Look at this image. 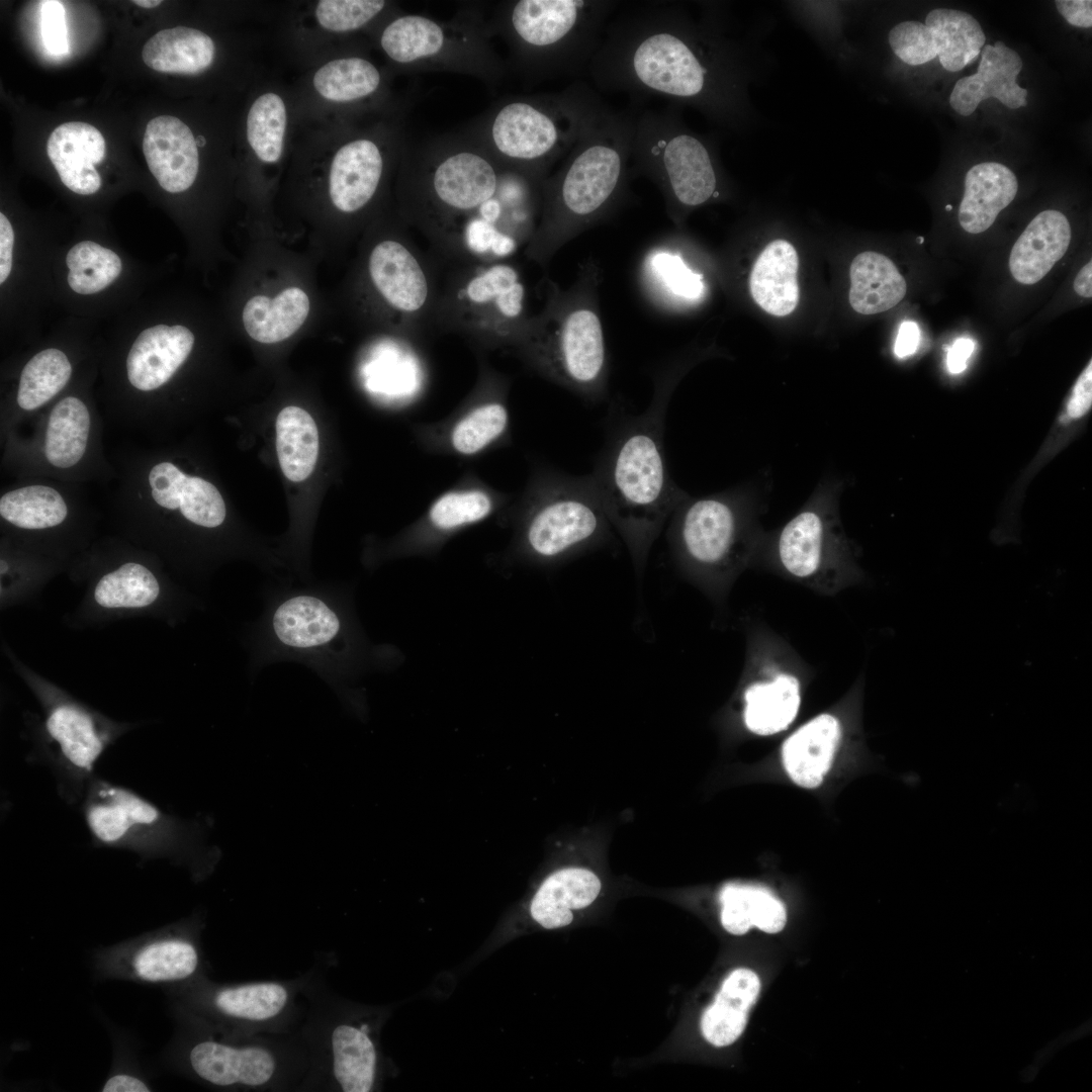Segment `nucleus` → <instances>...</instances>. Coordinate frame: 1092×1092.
I'll list each match as a JSON object with an SVG mask.
<instances>
[{
    "mask_svg": "<svg viewBox=\"0 0 1092 1092\" xmlns=\"http://www.w3.org/2000/svg\"><path fill=\"white\" fill-rule=\"evenodd\" d=\"M682 360L656 373L649 406L639 415L615 406L590 476L613 528L623 538L639 582L651 547L688 492L670 477L663 435L667 406L686 371Z\"/></svg>",
    "mask_w": 1092,
    "mask_h": 1092,
    "instance_id": "3",
    "label": "nucleus"
},
{
    "mask_svg": "<svg viewBox=\"0 0 1092 1092\" xmlns=\"http://www.w3.org/2000/svg\"><path fill=\"white\" fill-rule=\"evenodd\" d=\"M588 73L606 91L659 96L735 127L746 114L738 49L680 3L647 2L609 21Z\"/></svg>",
    "mask_w": 1092,
    "mask_h": 1092,
    "instance_id": "1",
    "label": "nucleus"
},
{
    "mask_svg": "<svg viewBox=\"0 0 1092 1092\" xmlns=\"http://www.w3.org/2000/svg\"><path fill=\"white\" fill-rule=\"evenodd\" d=\"M14 232L9 219L0 213V283L3 284L11 272Z\"/></svg>",
    "mask_w": 1092,
    "mask_h": 1092,
    "instance_id": "55",
    "label": "nucleus"
},
{
    "mask_svg": "<svg viewBox=\"0 0 1092 1092\" xmlns=\"http://www.w3.org/2000/svg\"><path fill=\"white\" fill-rule=\"evenodd\" d=\"M198 964L194 946L183 940H165L144 947L134 958L136 975L149 982L181 980L192 975Z\"/></svg>",
    "mask_w": 1092,
    "mask_h": 1092,
    "instance_id": "50",
    "label": "nucleus"
},
{
    "mask_svg": "<svg viewBox=\"0 0 1092 1092\" xmlns=\"http://www.w3.org/2000/svg\"><path fill=\"white\" fill-rule=\"evenodd\" d=\"M977 73L959 79L950 93L949 104L961 115L969 116L981 101L996 98L1011 109L1026 105L1027 90L1016 78L1023 63L1019 55L1002 41L985 44Z\"/></svg>",
    "mask_w": 1092,
    "mask_h": 1092,
    "instance_id": "19",
    "label": "nucleus"
},
{
    "mask_svg": "<svg viewBox=\"0 0 1092 1092\" xmlns=\"http://www.w3.org/2000/svg\"><path fill=\"white\" fill-rule=\"evenodd\" d=\"M634 115L607 106L558 170L546 178L541 214L525 256L545 266L563 245L607 218L628 184Z\"/></svg>",
    "mask_w": 1092,
    "mask_h": 1092,
    "instance_id": "4",
    "label": "nucleus"
},
{
    "mask_svg": "<svg viewBox=\"0 0 1092 1092\" xmlns=\"http://www.w3.org/2000/svg\"><path fill=\"white\" fill-rule=\"evenodd\" d=\"M759 991L760 981L753 971L733 970L701 1017V1032L706 1041L717 1048L735 1042L745 1029Z\"/></svg>",
    "mask_w": 1092,
    "mask_h": 1092,
    "instance_id": "29",
    "label": "nucleus"
},
{
    "mask_svg": "<svg viewBox=\"0 0 1092 1092\" xmlns=\"http://www.w3.org/2000/svg\"><path fill=\"white\" fill-rule=\"evenodd\" d=\"M523 544L540 560H555L608 541L613 525L589 475L541 470L522 498Z\"/></svg>",
    "mask_w": 1092,
    "mask_h": 1092,
    "instance_id": "12",
    "label": "nucleus"
},
{
    "mask_svg": "<svg viewBox=\"0 0 1092 1092\" xmlns=\"http://www.w3.org/2000/svg\"><path fill=\"white\" fill-rule=\"evenodd\" d=\"M505 383L487 370L474 392L452 420L437 428V443L446 452L475 456L503 438L510 426Z\"/></svg>",
    "mask_w": 1092,
    "mask_h": 1092,
    "instance_id": "17",
    "label": "nucleus"
},
{
    "mask_svg": "<svg viewBox=\"0 0 1092 1092\" xmlns=\"http://www.w3.org/2000/svg\"><path fill=\"white\" fill-rule=\"evenodd\" d=\"M147 482L152 502L168 511H179L190 523L213 529L226 516L223 498L209 481L185 474L169 461L154 464Z\"/></svg>",
    "mask_w": 1092,
    "mask_h": 1092,
    "instance_id": "21",
    "label": "nucleus"
},
{
    "mask_svg": "<svg viewBox=\"0 0 1092 1092\" xmlns=\"http://www.w3.org/2000/svg\"><path fill=\"white\" fill-rule=\"evenodd\" d=\"M672 235L656 243L644 256L640 280L647 297L666 311H682L700 304L707 295L704 274L693 268Z\"/></svg>",
    "mask_w": 1092,
    "mask_h": 1092,
    "instance_id": "18",
    "label": "nucleus"
},
{
    "mask_svg": "<svg viewBox=\"0 0 1092 1092\" xmlns=\"http://www.w3.org/2000/svg\"><path fill=\"white\" fill-rule=\"evenodd\" d=\"M80 810L94 845L142 856L192 857L213 852L205 820L169 814L129 788L98 776L91 780Z\"/></svg>",
    "mask_w": 1092,
    "mask_h": 1092,
    "instance_id": "10",
    "label": "nucleus"
},
{
    "mask_svg": "<svg viewBox=\"0 0 1092 1092\" xmlns=\"http://www.w3.org/2000/svg\"><path fill=\"white\" fill-rule=\"evenodd\" d=\"M951 208H952V206H951V205H949V204H948V205H946V207H945V209H946V210H951Z\"/></svg>",
    "mask_w": 1092,
    "mask_h": 1092,
    "instance_id": "62",
    "label": "nucleus"
},
{
    "mask_svg": "<svg viewBox=\"0 0 1092 1092\" xmlns=\"http://www.w3.org/2000/svg\"><path fill=\"white\" fill-rule=\"evenodd\" d=\"M276 450L283 474L291 481L306 479L318 454L317 427L304 410L290 405L276 419Z\"/></svg>",
    "mask_w": 1092,
    "mask_h": 1092,
    "instance_id": "40",
    "label": "nucleus"
},
{
    "mask_svg": "<svg viewBox=\"0 0 1092 1092\" xmlns=\"http://www.w3.org/2000/svg\"><path fill=\"white\" fill-rule=\"evenodd\" d=\"M631 160L662 193L670 219L722 197V172L711 141L693 131L675 106L634 116Z\"/></svg>",
    "mask_w": 1092,
    "mask_h": 1092,
    "instance_id": "8",
    "label": "nucleus"
},
{
    "mask_svg": "<svg viewBox=\"0 0 1092 1092\" xmlns=\"http://www.w3.org/2000/svg\"><path fill=\"white\" fill-rule=\"evenodd\" d=\"M796 249L785 240L769 243L756 259L749 277L753 300L767 313L785 316L799 301Z\"/></svg>",
    "mask_w": 1092,
    "mask_h": 1092,
    "instance_id": "31",
    "label": "nucleus"
},
{
    "mask_svg": "<svg viewBox=\"0 0 1092 1092\" xmlns=\"http://www.w3.org/2000/svg\"><path fill=\"white\" fill-rule=\"evenodd\" d=\"M91 416L87 405L76 396L58 401L48 418L43 455L48 463L60 469L77 465L88 445Z\"/></svg>",
    "mask_w": 1092,
    "mask_h": 1092,
    "instance_id": "38",
    "label": "nucleus"
},
{
    "mask_svg": "<svg viewBox=\"0 0 1092 1092\" xmlns=\"http://www.w3.org/2000/svg\"><path fill=\"white\" fill-rule=\"evenodd\" d=\"M47 153L71 191L90 195L99 190L101 178L95 165L104 159L105 141L95 126L80 121L57 126L48 140Z\"/></svg>",
    "mask_w": 1092,
    "mask_h": 1092,
    "instance_id": "23",
    "label": "nucleus"
},
{
    "mask_svg": "<svg viewBox=\"0 0 1092 1092\" xmlns=\"http://www.w3.org/2000/svg\"><path fill=\"white\" fill-rule=\"evenodd\" d=\"M840 738L839 720L828 713L816 716L790 735L782 747V760L792 781L806 789L820 786Z\"/></svg>",
    "mask_w": 1092,
    "mask_h": 1092,
    "instance_id": "26",
    "label": "nucleus"
},
{
    "mask_svg": "<svg viewBox=\"0 0 1092 1092\" xmlns=\"http://www.w3.org/2000/svg\"><path fill=\"white\" fill-rule=\"evenodd\" d=\"M499 495L484 484L466 482L440 494L429 507L425 520L434 530L449 533L488 517Z\"/></svg>",
    "mask_w": 1092,
    "mask_h": 1092,
    "instance_id": "42",
    "label": "nucleus"
},
{
    "mask_svg": "<svg viewBox=\"0 0 1092 1092\" xmlns=\"http://www.w3.org/2000/svg\"><path fill=\"white\" fill-rule=\"evenodd\" d=\"M546 174L456 151L418 178V228L442 264L508 260L532 239Z\"/></svg>",
    "mask_w": 1092,
    "mask_h": 1092,
    "instance_id": "2",
    "label": "nucleus"
},
{
    "mask_svg": "<svg viewBox=\"0 0 1092 1092\" xmlns=\"http://www.w3.org/2000/svg\"><path fill=\"white\" fill-rule=\"evenodd\" d=\"M196 144H197V147H198V146H199V147H203V146H204V144H205V139H204V138H203L202 135H199V136H198V138L196 139Z\"/></svg>",
    "mask_w": 1092,
    "mask_h": 1092,
    "instance_id": "61",
    "label": "nucleus"
},
{
    "mask_svg": "<svg viewBox=\"0 0 1092 1092\" xmlns=\"http://www.w3.org/2000/svg\"><path fill=\"white\" fill-rule=\"evenodd\" d=\"M69 286L79 294L97 293L120 275L122 263L119 256L92 241H82L68 252Z\"/></svg>",
    "mask_w": 1092,
    "mask_h": 1092,
    "instance_id": "46",
    "label": "nucleus"
},
{
    "mask_svg": "<svg viewBox=\"0 0 1092 1092\" xmlns=\"http://www.w3.org/2000/svg\"><path fill=\"white\" fill-rule=\"evenodd\" d=\"M1071 242L1066 215L1054 209L1041 211L1015 242L1009 258L1014 279L1022 284L1041 280L1065 255Z\"/></svg>",
    "mask_w": 1092,
    "mask_h": 1092,
    "instance_id": "27",
    "label": "nucleus"
},
{
    "mask_svg": "<svg viewBox=\"0 0 1092 1092\" xmlns=\"http://www.w3.org/2000/svg\"><path fill=\"white\" fill-rule=\"evenodd\" d=\"M1055 4L1070 24L1084 28L1092 26L1091 0H1057Z\"/></svg>",
    "mask_w": 1092,
    "mask_h": 1092,
    "instance_id": "54",
    "label": "nucleus"
},
{
    "mask_svg": "<svg viewBox=\"0 0 1092 1092\" xmlns=\"http://www.w3.org/2000/svg\"><path fill=\"white\" fill-rule=\"evenodd\" d=\"M143 152L160 186L170 192L187 190L198 173V150L192 131L175 116L160 115L149 121Z\"/></svg>",
    "mask_w": 1092,
    "mask_h": 1092,
    "instance_id": "20",
    "label": "nucleus"
},
{
    "mask_svg": "<svg viewBox=\"0 0 1092 1092\" xmlns=\"http://www.w3.org/2000/svg\"><path fill=\"white\" fill-rule=\"evenodd\" d=\"M333 1073L345 1092H368L377 1074V1052L368 1031L352 1024L338 1025L331 1036Z\"/></svg>",
    "mask_w": 1092,
    "mask_h": 1092,
    "instance_id": "39",
    "label": "nucleus"
},
{
    "mask_svg": "<svg viewBox=\"0 0 1092 1092\" xmlns=\"http://www.w3.org/2000/svg\"><path fill=\"white\" fill-rule=\"evenodd\" d=\"M132 2L143 8H154L162 3L160 0H133Z\"/></svg>",
    "mask_w": 1092,
    "mask_h": 1092,
    "instance_id": "60",
    "label": "nucleus"
},
{
    "mask_svg": "<svg viewBox=\"0 0 1092 1092\" xmlns=\"http://www.w3.org/2000/svg\"><path fill=\"white\" fill-rule=\"evenodd\" d=\"M41 35L46 49L53 55L69 52L66 12L62 2L44 1L41 6Z\"/></svg>",
    "mask_w": 1092,
    "mask_h": 1092,
    "instance_id": "52",
    "label": "nucleus"
},
{
    "mask_svg": "<svg viewBox=\"0 0 1092 1092\" xmlns=\"http://www.w3.org/2000/svg\"><path fill=\"white\" fill-rule=\"evenodd\" d=\"M720 903L721 924L734 935H742L752 927L777 933L786 924L784 904L760 887L726 885L720 893Z\"/></svg>",
    "mask_w": 1092,
    "mask_h": 1092,
    "instance_id": "37",
    "label": "nucleus"
},
{
    "mask_svg": "<svg viewBox=\"0 0 1092 1092\" xmlns=\"http://www.w3.org/2000/svg\"><path fill=\"white\" fill-rule=\"evenodd\" d=\"M924 24L928 29L931 54L933 58L938 57L947 71L964 69L985 46L986 36L980 23L965 11L933 9L926 15Z\"/></svg>",
    "mask_w": 1092,
    "mask_h": 1092,
    "instance_id": "35",
    "label": "nucleus"
},
{
    "mask_svg": "<svg viewBox=\"0 0 1092 1092\" xmlns=\"http://www.w3.org/2000/svg\"><path fill=\"white\" fill-rule=\"evenodd\" d=\"M437 260L395 239L377 243L368 256L372 286L418 338L433 331L438 295Z\"/></svg>",
    "mask_w": 1092,
    "mask_h": 1092,
    "instance_id": "15",
    "label": "nucleus"
},
{
    "mask_svg": "<svg viewBox=\"0 0 1092 1092\" xmlns=\"http://www.w3.org/2000/svg\"><path fill=\"white\" fill-rule=\"evenodd\" d=\"M286 122V107L279 95L269 92L254 101L247 117V139L260 160H279Z\"/></svg>",
    "mask_w": 1092,
    "mask_h": 1092,
    "instance_id": "49",
    "label": "nucleus"
},
{
    "mask_svg": "<svg viewBox=\"0 0 1092 1092\" xmlns=\"http://www.w3.org/2000/svg\"><path fill=\"white\" fill-rule=\"evenodd\" d=\"M56 745L42 761L55 778L59 796L80 805L94 778L95 765L110 742V733L87 711L71 703L54 706L44 723Z\"/></svg>",
    "mask_w": 1092,
    "mask_h": 1092,
    "instance_id": "16",
    "label": "nucleus"
},
{
    "mask_svg": "<svg viewBox=\"0 0 1092 1092\" xmlns=\"http://www.w3.org/2000/svg\"><path fill=\"white\" fill-rule=\"evenodd\" d=\"M920 331L916 323L905 321L901 324L895 345L894 354L899 359L912 356L918 349Z\"/></svg>",
    "mask_w": 1092,
    "mask_h": 1092,
    "instance_id": "56",
    "label": "nucleus"
},
{
    "mask_svg": "<svg viewBox=\"0 0 1092 1092\" xmlns=\"http://www.w3.org/2000/svg\"><path fill=\"white\" fill-rule=\"evenodd\" d=\"M599 275L587 264L566 289L546 279L543 308L526 318L511 347L532 370L592 402L606 398L609 376Z\"/></svg>",
    "mask_w": 1092,
    "mask_h": 1092,
    "instance_id": "5",
    "label": "nucleus"
},
{
    "mask_svg": "<svg viewBox=\"0 0 1092 1092\" xmlns=\"http://www.w3.org/2000/svg\"><path fill=\"white\" fill-rule=\"evenodd\" d=\"M433 331L456 333L481 348L512 347L529 316L521 272L508 260L447 264Z\"/></svg>",
    "mask_w": 1092,
    "mask_h": 1092,
    "instance_id": "9",
    "label": "nucleus"
},
{
    "mask_svg": "<svg viewBox=\"0 0 1092 1092\" xmlns=\"http://www.w3.org/2000/svg\"><path fill=\"white\" fill-rule=\"evenodd\" d=\"M247 648L251 671L278 661H293L337 686L349 643L348 622L335 590L267 589L263 613L247 631Z\"/></svg>",
    "mask_w": 1092,
    "mask_h": 1092,
    "instance_id": "6",
    "label": "nucleus"
},
{
    "mask_svg": "<svg viewBox=\"0 0 1092 1092\" xmlns=\"http://www.w3.org/2000/svg\"><path fill=\"white\" fill-rule=\"evenodd\" d=\"M1092 404V362L1090 361L1075 382L1072 393L1065 405V420H1079L1091 408Z\"/></svg>",
    "mask_w": 1092,
    "mask_h": 1092,
    "instance_id": "53",
    "label": "nucleus"
},
{
    "mask_svg": "<svg viewBox=\"0 0 1092 1092\" xmlns=\"http://www.w3.org/2000/svg\"><path fill=\"white\" fill-rule=\"evenodd\" d=\"M317 93L336 102L364 98L377 90L380 74L369 61L361 58L334 60L321 67L312 79Z\"/></svg>",
    "mask_w": 1092,
    "mask_h": 1092,
    "instance_id": "45",
    "label": "nucleus"
},
{
    "mask_svg": "<svg viewBox=\"0 0 1092 1092\" xmlns=\"http://www.w3.org/2000/svg\"><path fill=\"white\" fill-rule=\"evenodd\" d=\"M215 47L204 32L186 26L159 31L144 46L145 64L158 72L194 75L213 62Z\"/></svg>",
    "mask_w": 1092,
    "mask_h": 1092,
    "instance_id": "34",
    "label": "nucleus"
},
{
    "mask_svg": "<svg viewBox=\"0 0 1092 1092\" xmlns=\"http://www.w3.org/2000/svg\"><path fill=\"white\" fill-rule=\"evenodd\" d=\"M447 42L442 25L416 14L394 19L385 27L380 39L385 54L400 64L435 59L446 50Z\"/></svg>",
    "mask_w": 1092,
    "mask_h": 1092,
    "instance_id": "41",
    "label": "nucleus"
},
{
    "mask_svg": "<svg viewBox=\"0 0 1092 1092\" xmlns=\"http://www.w3.org/2000/svg\"><path fill=\"white\" fill-rule=\"evenodd\" d=\"M1018 182L1005 165L984 162L966 174L965 193L960 204L959 222L968 233L987 231L999 212L1015 198Z\"/></svg>",
    "mask_w": 1092,
    "mask_h": 1092,
    "instance_id": "30",
    "label": "nucleus"
},
{
    "mask_svg": "<svg viewBox=\"0 0 1092 1092\" xmlns=\"http://www.w3.org/2000/svg\"><path fill=\"white\" fill-rule=\"evenodd\" d=\"M922 242H923V238H919V243H922Z\"/></svg>",
    "mask_w": 1092,
    "mask_h": 1092,
    "instance_id": "63",
    "label": "nucleus"
},
{
    "mask_svg": "<svg viewBox=\"0 0 1092 1092\" xmlns=\"http://www.w3.org/2000/svg\"><path fill=\"white\" fill-rule=\"evenodd\" d=\"M194 341L193 333L180 325H157L144 330L126 358L129 383L141 391L162 387L185 362Z\"/></svg>",
    "mask_w": 1092,
    "mask_h": 1092,
    "instance_id": "22",
    "label": "nucleus"
},
{
    "mask_svg": "<svg viewBox=\"0 0 1092 1092\" xmlns=\"http://www.w3.org/2000/svg\"><path fill=\"white\" fill-rule=\"evenodd\" d=\"M158 595L154 574L144 565L129 562L99 580L94 599L105 608H140L152 604Z\"/></svg>",
    "mask_w": 1092,
    "mask_h": 1092,
    "instance_id": "48",
    "label": "nucleus"
},
{
    "mask_svg": "<svg viewBox=\"0 0 1092 1092\" xmlns=\"http://www.w3.org/2000/svg\"><path fill=\"white\" fill-rule=\"evenodd\" d=\"M975 349V343L969 338H960L950 347L947 353L946 363L948 371L959 374L967 368L968 359Z\"/></svg>",
    "mask_w": 1092,
    "mask_h": 1092,
    "instance_id": "57",
    "label": "nucleus"
},
{
    "mask_svg": "<svg viewBox=\"0 0 1092 1092\" xmlns=\"http://www.w3.org/2000/svg\"><path fill=\"white\" fill-rule=\"evenodd\" d=\"M844 481L829 477L776 534L772 555L777 565L797 580L837 584L857 572L851 543L839 519Z\"/></svg>",
    "mask_w": 1092,
    "mask_h": 1092,
    "instance_id": "14",
    "label": "nucleus"
},
{
    "mask_svg": "<svg viewBox=\"0 0 1092 1092\" xmlns=\"http://www.w3.org/2000/svg\"><path fill=\"white\" fill-rule=\"evenodd\" d=\"M309 299L297 287L283 290L275 298L263 295L252 297L243 310V323L254 340L272 344L292 336L305 322Z\"/></svg>",
    "mask_w": 1092,
    "mask_h": 1092,
    "instance_id": "36",
    "label": "nucleus"
},
{
    "mask_svg": "<svg viewBox=\"0 0 1092 1092\" xmlns=\"http://www.w3.org/2000/svg\"><path fill=\"white\" fill-rule=\"evenodd\" d=\"M906 290L904 277L888 257L869 251L851 262L849 302L856 312L889 310L903 299Z\"/></svg>",
    "mask_w": 1092,
    "mask_h": 1092,
    "instance_id": "33",
    "label": "nucleus"
},
{
    "mask_svg": "<svg viewBox=\"0 0 1092 1092\" xmlns=\"http://www.w3.org/2000/svg\"><path fill=\"white\" fill-rule=\"evenodd\" d=\"M288 1000L278 983H254L220 990L214 1003L223 1014L246 1021H266L278 1015Z\"/></svg>",
    "mask_w": 1092,
    "mask_h": 1092,
    "instance_id": "47",
    "label": "nucleus"
},
{
    "mask_svg": "<svg viewBox=\"0 0 1092 1092\" xmlns=\"http://www.w3.org/2000/svg\"><path fill=\"white\" fill-rule=\"evenodd\" d=\"M743 721L746 728L760 736H769L788 728L801 706V684L786 670L749 684L743 694Z\"/></svg>",
    "mask_w": 1092,
    "mask_h": 1092,
    "instance_id": "32",
    "label": "nucleus"
},
{
    "mask_svg": "<svg viewBox=\"0 0 1092 1092\" xmlns=\"http://www.w3.org/2000/svg\"><path fill=\"white\" fill-rule=\"evenodd\" d=\"M189 1058L200 1078L222 1087L262 1086L270 1081L276 1068L272 1054L260 1046L234 1048L202 1041L191 1050Z\"/></svg>",
    "mask_w": 1092,
    "mask_h": 1092,
    "instance_id": "28",
    "label": "nucleus"
},
{
    "mask_svg": "<svg viewBox=\"0 0 1092 1092\" xmlns=\"http://www.w3.org/2000/svg\"><path fill=\"white\" fill-rule=\"evenodd\" d=\"M68 515L63 495L43 484L21 486L0 498V516L13 526L41 530L60 525Z\"/></svg>",
    "mask_w": 1092,
    "mask_h": 1092,
    "instance_id": "43",
    "label": "nucleus"
},
{
    "mask_svg": "<svg viewBox=\"0 0 1092 1092\" xmlns=\"http://www.w3.org/2000/svg\"><path fill=\"white\" fill-rule=\"evenodd\" d=\"M383 173L377 145L366 139L352 141L335 154L330 169V196L337 209L353 213L375 195Z\"/></svg>",
    "mask_w": 1092,
    "mask_h": 1092,
    "instance_id": "25",
    "label": "nucleus"
},
{
    "mask_svg": "<svg viewBox=\"0 0 1092 1092\" xmlns=\"http://www.w3.org/2000/svg\"><path fill=\"white\" fill-rule=\"evenodd\" d=\"M602 884L592 871L564 867L550 873L534 892L528 907L531 920L552 930L570 925L574 913L588 907L599 896Z\"/></svg>",
    "mask_w": 1092,
    "mask_h": 1092,
    "instance_id": "24",
    "label": "nucleus"
},
{
    "mask_svg": "<svg viewBox=\"0 0 1092 1092\" xmlns=\"http://www.w3.org/2000/svg\"><path fill=\"white\" fill-rule=\"evenodd\" d=\"M385 6L381 0H322L315 8L318 23L337 32L360 28Z\"/></svg>",
    "mask_w": 1092,
    "mask_h": 1092,
    "instance_id": "51",
    "label": "nucleus"
},
{
    "mask_svg": "<svg viewBox=\"0 0 1092 1092\" xmlns=\"http://www.w3.org/2000/svg\"><path fill=\"white\" fill-rule=\"evenodd\" d=\"M150 1089L140 1079L129 1075H115L107 1080L103 1092H147Z\"/></svg>",
    "mask_w": 1092,
    "mask_h": 1092,
    "instance_id": "58",
    "label": "nucleus"
},
{
    "mask_svg": "<svg viewBox=\"0 0 1092 1092\" xmlns=\"http://www.w3.org/2000/svg\"><path fill=\"white\" fill-rule=\"evenodd\" d=\"M618 2L520 0L509 29L522 66L535 77L588 70Z\"/></svg>",
    "mask_w": 1092,
    "mask_h": 1092,
    "instance_id": "11",
    "label": "nucleus"
},
{
    "mask_svg": "<svg viewBox=\"0 0 1092 1092\" xmlns=\"http://www.w3.org/2000/svg\"><path fill=\"white\" fill-rule=\"evenodd\" d=\"M1092 263L1088 262L1077 274L1074 280V290L1084 297L1092 296Z\"/></svg>",
    "mask_w": 1092,
    "mask_h": 1092,
    "instance_id": "59",
    "label": "nucleus"
},
{
    "mask_svg": "<svg viewBox=\"0 0 1092 1092\" xmlns=\"http://www.w3.org/2000/svg\"><path fill=\"white\" fill-rule=\"evenodd\" d=\"M71 374V363L63 351L49 348L36 353L21 371L18 406L26 412L42 406L66 386Z\"/></svg>",
    "mask_w": 1092,
    "mask_h": 1092,
    "instance_id": "44",
    "label": "nucleus"
},
{
    "mask_svg": "<svg viewBox=\"0 0 1092 1092\" xmlns=\"http://www.w3.org/2000/svg\"><path fill=\"white\" fill-rule=\"evenodd\" d=\"M606 105L585 84L557 95L511 101L491 124L495 149L510 165L547 173L550 164L569 152Z\"/></svg>",
    "mask_w": 1092,
    "mask_h": 1092,
    "instance_id": "13",
    "label": "nucleus"
},
{
    "mask_svg": "<svg viewBox=\"0 0 1092 1092\" xmlns=\"http://www.w3.org/2000/svg\"><path fill=\"white\" fill-rule=\"evenodd\" d=\"M761 502L752 484L705 496L687 493L671 513L667 529L679 569L703 584L726 583L755 551Z\"/></svg>",
    "mask_w": 1092,
    "mask_h": 1092,
    "instance_id": "7",
    "label": "nucleus"
}]
</instances>
